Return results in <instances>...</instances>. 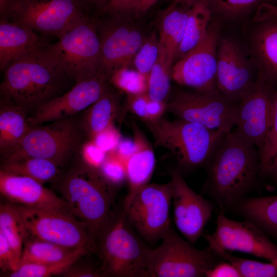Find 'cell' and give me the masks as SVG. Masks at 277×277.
I'll list each match as a JSON object with an SVG mask.
<instances>
[{
  "instance_id": "cell-1",
  "label": "cell",
  "mask_w": 277,
  "mask_h": 277,
  "mask_svg": "<svg viewBox=\"0 0 277 277\" xmlns=\"http://www.w3.org/2000/svg\"><path fill=\"white\" fill-rule=\"evenodd\" d=\"M205 168L202 194L224 213L256 189L262 177L258 149L232 131L223 136Z\"/></svg>"
},
{
  "instance_id": "cell-2",
  "label": "cell",
  "mask_w": 277,
  "mask_h": 277,
  "mask_svg": "<svg viewBox=\"0 0 277 277\" xmlns=\"http://www.w3.org/2000/svg\"><path fill=\"white\" fill-rule=\"evenodd\" d=\"M3 73L1 100L19 107L27 117L76 83L55 64L43 44L13 61Z\"/></svg>"
},
{
  "instance_id": "cell-3",
  "label": "cell",
  "mask_w": 277,
  "mask_h": 277,
  "mask_svg": "<svg viewBox=\"0 0 277 277\" xmlns=\"http://www.w3.org/2000/svg\"><path fill=\"white\" fill-rule=\"evenodd\" d=\"M78 159L52 184L73 214L86 224L96 248L112 217L116 189L106 181L98 170Z\"/></svg>"
},
{
  "instance_id": "cell-4",
  "label": "cell",
  "mask_w": 277,
  "mask_h": 277,
  "mask_svg": "<svg viewBox=\"0 0 277 277\" xmlns=\"http://www.w3.org/2000/svg\"><path fill=\"white\" fill-rule=\"evenodd\" d=\"M154 140L174 157L176 169L183 175L205 167L226 133L179 118L144 123Z\"/></svg>"
},
{
  "instance_id": "cell-5",
  "label": "cell",
  "mask_w": 277,
  "mask_h": 277,
  "mask_svg": "<svg viewBox=\"0 0 277 277\" xmlns=\"http://www.w3.org/2000/svg\"><path fill=\"white\" fill-rule=\"evenodd\" d=\"M134 231L121 211L96 245L103 276L146 277L152 249Z\"/></svg>"
},
{
  "instance_id": "cell-6",
  "label": "cell",
  "mask_w": 277,
  "mask_h": 277,
  "mask_svg": "<svg viewBox=\"0 0 277 277\" xmlns=\"http://www.w3.org/2000/svg\"><path fill=\"white\" fill-rule=\"evenodd\" d=\"M87 140L75 115L32 126L21 142L1 158V162L32 157L51 161L63 169Z\"/></svg>"
},
{
  "instance_id": "cell-7",
  "label": "cell",
  "mask_w": 277,
  "mask_h": 277,
  "mask_svg": "<svg viewBox=\"0 0 277 277\" xmlns=\"http://www.w3.org/2000/svg\"><path fill=\"white\" fill-rule=\"evenodd\" d=\"M45 47L58 67L76 83L101 72L96 22L88 14Z\"/></svg>"
},
{
  "instance_id": "cell-8",
  "label": "cell",
  "mask_w": 277,
  "mask_h": 277,
  "mask_svg": "<svg viewBox=\"0 0 277 277\" xmlns=\"http://www.w3.org/2000/svg\"><path fill=\"white\" fill-rule=\"evenodd\" d=\"M152 249L146 277H206L221 260L208 248H196L171 226Z\"/></svg>"
},
{
  "instance_id": "cell-9",
  "label": "cell",
  "mask_w": 277,
  "mask_h": 277,
  "mask_svg": "<svg viewBox=\"0 0 277 277\" xmlns=\"http://www.w3.org/2000/svg\"><path fill=\"white\" fill-rule=\"evenodd\" d=\"M15 205L25 228V239L43 240L73 249L85 246L95 252L86 224L73 214Z\"/></svg>"
},
{
  "instance_id": "cell-10",
  "label": "cell",
  "mask_w": 277,
  "mask_h": 277,
  "mask_svg": "<svg viewBox=\"0 0 277 277\" xmlns=\"http://www.w3.org/2000/svg\"><path fill=\"white\" fill-rule=\"evenodd\" d=\"M172 186L166 184L148 183L134 195L122 212L137 234L147 244L162 240L172 226L170 208Z\"/></svg>"
},
{
  "instance_id": "cell-11",
  "label": "cell",
  "mask_w": 277,
  "mask_h": 277,
  "mask_svg": "<svg viewBox=\"0 0 277 277\" xmlns=\"http://www.w3.org/2000/svg\"><path fill=\"white\" fill-rule=\"evenodd\" d=\"M166 104V112L210 129L229 133L236 124L237 104L230 102L217 89L194 92L179 90L169 96Z\"/></svg>"
},
{
  "instance_id": "cell-12",
  "label": "cell",
  "mask_w": 277,
  "mask_h": 277,
  "mask_svg": "<svg viewBox=\"0 0 277 277\" xmlns=\"http://www.w3.org/2000/svg\"><path fill=\"white\" fill-rule=\"evenodd\" d=\"M87 11L81 0H21L10 21L58 38Z\"/></svg>"
},
{
  "instance_id": "cell-13",
  "label": "cell",
  "mask_w": 277,
  "mask_h": 277,
  "mask_svg": "<svg viewBox=\"0 0 277 277\" xmlns=\"http://www.w3.org/2000/svg\"><path fill=\"white\" fill-rule=\"evenodd\" d=\"M215 223L216 227L212 234H203L211 250L241 252L277 262V245L250 221H237L220 212Z\"/></svg>"
},
{
  "instance_id": "cell-14",
  "label": "cell",
  "mask_w": 277,
  "mask_h": 277,
  "mask_svg": "<svg viewBox=\"0 0 277 277\" xmlns=\"http://www.w3.org/2000/svg\"><path fill=\"white\" fill-rule=\"evenodd\" d=\"M274 84L259 71L254 83L237 103L236 135L255 146L259 152L271 124Z\"/></svg>"
},
{
  "instance_id": "cell-15",
  "label": "cell",
  "mask_w": 277,
  "mask_h": 277,
  "mask_svg": "<svg viewBox=\"0 0 277 277\" xmlns=\"http://www.w3.org/2000/svg\"><path fill=\"white\" fill-rule=\"evenodd\" d=\"M217 41V29L208 27L201 42L173 66L172 78L199 92L216 89Z\"/></svg>"
},
{
  "instance_id": "cell-16",
  "label": "cell",
  "mask_w": 277,
  "mask_h": 277,
  "mask_svg": "<svg viewBox=\"0 0 277 277\" xmlns=\"http://www.w3.org/2000/svg\"><path fill=\"white\" fill-rule=\"evenodd\" d=\"M169 175L174 223L185 239L194 245L212 216L213 204L194 192L176 168L170 170Z\"/></svg>"
},
{
  "instance_id": "cell-17",
  "label": "cell",
  "mask_w": 277,
  "mask_h": 277,
  "mask_svg": "<svg viewBox=\"0 0 277 277\" xmlns=\"http://www.w3.org/2000/svg\"><path fill=\"white\" fill-rule=\"evenodd\" d=\"M96 25L100 41V72L110 77L116 70L130 66L146 39L137 27L116 16L102 25L96 22Z\"/></svg>"
},
{
  "instance_id": "cell-18",
  "label": "cell",
  "mask_w": 277,
  "mask_h": 277,
  "mask_svg": "<svg viewBox=\"0 0 277 277\" xmlns=\"http://www.w3.org/2000/svg\"><path fill=\"white\" fill-rule=\"evenodd\" d=\"M109 76L103 72L76 82L68 91L50 101L27 117L32 126L76 115L96 102L109 87Z\"/></svg>"
},
{
  "instance_id": "cell-19",
  "label": "cell",
  "mask_w": 277,
  "mask_h": 277,
  "mask_svg": "<svg viewBox=\"0 0 277 277\" xmlns=\"http://www.w3.org/2000/svg\"><path fill=\"white\" fill-rule=\"evenodd\" d=\"M239 47L223 39L218 45L216 89L230 102L236 104L256 78Z\"/></svg>"
},
{
  "instance_id": "cell-20",
  "label": "cell",
  "mask_w": 277,
  "mask_h": 277,
  "mask_svg": "<svg viewBox=\"0 0 277 277\" xmlns=\"http://www.w3.org/2000/svg\"><path fill=\"white\" fill-rule=\"evenodd\" d=\"M0 192L5 201L14 204L73 214L63 198L29 177L0 170Z\"/></svg>"
},
{
  "instance_id": "cell-21",
  "label": "cell",
  "mask_w": 277,
  "mask_h": 277,
  "mask_svg": "<svg viewBox=\"0 0 277 277\" xmlns=\"http://www.w3.org/2000/svg\"><path fill=\"white\" fill-rule=\"evenodd\" d=\"M136 144L134 153L126 162L128 190L123 204L125 210L135 194L149 183L155 166V156L146 136L133 122L131 123Z\"/></svg>"
},
{
  "instance_id": "cell-22",
  "label": "cell",
  "mask_w": 277,
  "mask_h": 277,
  "mask_svg": "<svg viewBox=\"0 0 277 277\" xmlns=\"http://www.w3.org/2000/svg\"><path fill=\"white\" fill-rule=\"evenodd\" d=\"M122 93L110 84L100 97L84 111L80 119L88 140H92L98 133L114 125L115 121L122 123Z\"/></svg>"
},
{
  "instance_id": "cell-23",
  "label": "cell",
  "mask_w": 277,
  "mask_h": 277,
  "mask_svg": "<svg viewBox=\"0 0 277 277\" xmlns=\"http://www.w3.org/2000/svg\"><path fill=\"white\" fill-rule=\"evenodd\" d=\"M39 36L29 27L17 22L0 19V70L13 61L42 45Z\"/></svg>"
},
{
  "instance_id": "cell-24",
  "label": "cell",
  "mask_w": 277,
  "mask_h": 277,
  "mask_svg": "<svg viewBox=\"0 0 277 277\" xmlns=\"http://www.w3.org/2000/svg\"><path fill=\"white\" fill-rule=\"evenodd\" d=\"M230 211L250 221L277 241V195L246 197Z\"/></svg>"
},
{
  "instance_id": "cell-25",
  "label": "cell",
  "mask_w": 277,
  "mask_h": 277,
  "mask_svg": "<svg viewBox=\"0 0 277 277\" xmlns=\"http://www.w3.org/2000/svg\"><path fill=\"white\" fill-rule=\"evenodd\" d=\"M254 39V49L259 71L277 84V17L262 21Z\"/></svg>"
},
{
  "instance_id": "cell-26",
  "label": "cell",
  "mask_w": 277,
  "mask_h": 277,
  "mask_svg": "<svg viewBox=\"0 0 277 277\" xmlns=\"http://www.w3.org/2000/svg\"><path fill=\"white\" fill-rule=\"evenodd\" d=\"M27 116L19 107L0 100V155L3 157L14 149L31 129Z\"/></svg>"
},
{
  "instance_id": "cell-27",
  "label": "cell",
  "mask_w": 277,
  "mask_h": 277,
  "mask_svg": "<svg viewBox=\"0 0 277 277\" xmlns=\"http://www.w3.org/2000/svg\"><path fill=\"white\" fill-rule=\"evenodd\" d=\"M189 12V9L172 6L165 11L160 20L159 41L170 67L182 41Z\"/></svg>"
},
{
  "instance_id": "cell-28",
  "label": "cell",
  "mask_w": 277,
  "mask_h": 277,
  "mask_svg": "<svg viewBox=\"0 0 277 277\" xmlns=\"http://www.w3.org/2000/svg\"><path fill=\"white\" fill-rule=\"evenodd\" d=\"M1 170L30 177L42 184L53 183L63 171L62 168L51 161L32 157L1 162Z\"/></svg>"
},
{
  "instance_id": "cell-29",
  "label": "cell",
  "mask_w": 277,
  "mask_h": 277,
  "mask_svg": "<svg viewBox=\"0 0 277 277\" xmlns=\"http://www.w3.org/2000/svg\"><path fill=\"white\" fill-rule=\"evenodd\" d=\"M211 11L207 0H201L189 9L184 36L175 58L179 60L203 39L208 28Z\"/></svg>"
},
{
  "instance_id": "cell-30",
  "label": "cell",
  "mask_w": 277,
  "mask_h": 277,
  "mask_svg": "<svg viewBox=\"0 0 277 277\" xmlns=\"http://www.w3.org/2000/svg\"><path fill=\"white\" fill-rule=\"evenodd\" d=\"M77 248L66 247L43 240L25 239L18 266L24 263L59 262L70 257Z\"/></svg>"
},
{
  "instance_id": "cell-31",
  "label": "cell",
  "mask_w": 277,
  "mask_h": 277,
  "mask_svg": "<svg viewBox=\"0 0 277 277\" xmlns=\"http://www.w3.org/2000/svg\"><path fill=\"white\" fill-rule=\"evenodd\" d=\"M0 233L8 241L19 261L26 230L15 204L6 201L0 205Z\"/></svg>"
},
{
  "instance_id": "cell-32",
  "label": "cell",
  "mask_w": 277,
  "mask_h": 277,
  "mask_svg": "<svg viewBox=\"0 0 277 277\" xmlns=\"http://www.w3.org/2000/svg\"><path fill=\"white\" fill-rule=\"evenodd\" d=\"M93 252L87 247H81L67 259L57 263L49 264L24 263L17 269L7 274L11 277H47L63 274L69 267L83 255Z\"/></svg>"
},
{
  "instance_id": "cell-33",
  "label": "cell",
  "mask_w": 277,
  "mask_h": 277,
  "mask_svg": "<svg viewBox=\"0 0 277 277\" xmlns=\"http://www.w3.org/2000/svg\"><path fill=\"white\" fill-rule=\"evenodd\" d=\"M159 57L148 76L147 94L152 100L167 102L170 91L171 70L161 46Z\"/></svg>"
},
{
  "instance_id": "cell-34",
  "label": "cell",
  "mask_w": 277,
  "mask_h": 277,
  "mask_svg": "<svg viewBox=\"0 0 277 277\" xmlns=\"http://www.w3.org/2000/svg\"><path fill=\"white\" fill-rule=\"evenodd\" d=\"M211 250L220 260L232 264L238 269L241 277H277V265L274 263H266L239 258L221 250Z\"/></svg>"
},
{
  "instance_id": "cell-35",
  "label": "cell",
  "mask_w": 277,
  "mask_h": 277,
  "mask_svg": "<svg viewBox=\"0 0 277 277\" xmlns=\"http://www.w3.org/2000/svg\"><path fill=\"white\" fill-rule=\"evenodd\" d=\"M260 154L262 177L268 176L277 166V84L273 94L271 126Z\"/></svg>"
},
{
  "instance_id": "cell-36",
  "label": "cell",
  "mask_w": 277,
  "mask_h": 277,
  "mask_svg": "<svg viewBox=\"0 0 277 277\" xmlns=\"http://www.w3.org/2000/svg\"><path fill=\"white\" fill-rule=\"evenodd\" d=\"M148 77L130 66L120 68L109 77L111 86L128 95L147 92Z\"/></svg>"
},
{
  "instance_id": "cell-37",
  "label": "cell",
  "mask_w": 277,
  "mask_h": 277,
  "mask_svg": "<svg viewBox=\"0 0 277 277\" xmlns=\"http://www.w3.org/2000/svg\"><path fill=\"white\" fill-rule=\"evenodd\" d=\"M161 44L156 31L146 39L135 55L132 62L134 68L148 77L161 52Z\"/></svg>"
},
{
  "instance_id": "cell-38",
  "label": "cell",
  "mask_w": 277,
  "mask_h": 277,
  "mask_svg": "<svg viewBox=\"0 0 277 277\" xmlns=\"http://www.w3.org/2000/svg\"><path fill=\"white\" fill-rule=\"evenodd\" d=\"M98 171L106 181L116 189L127 181L126 163L114 151L107 154Z\"/></svg>"
},
{
  "instance_id": "cell-39",
  "label": "cell",
  "mask_w": 277,
  "mask_h": 277,
  "mask_svg": "<svg viewBox=\"0 0 277 277\" xmlns=\"http://www.w3.org/2000/svg\"><path fill=\"white\" fill-rule=\"evenodd\" d=\"M210 8L226 16H233L245 11L259 0H207Z\"/></svg>"
},
{
  "instance_id": "cell-40",
  "label": "cell",
  "mask_w": 277,
  "mask_h": 277,
  "mask_svg": "<svg viewBox=\"0 0 277 277\" xmlns=\"http://www.w3.org/2000/svg\"><path fill=\"white\" fill-rule=\"evenodd\" d=\"M95 142L87 140L80 148L77 155L79 159L86 165L95 170H99L107 156Z\"/></svg>"
},
{
  "instance_id": "cell-41",
  "label": "cell",
  "mask_w": 277,
  "mask_h": 277,
  "mask_svg": "<svg viewBox=\"0 0 277 277\" xmlns=\"http://www.w3.org/2000/svg\"><path fill=\"white\" fill-rule=\"evenodd\" d=\"M89 253L78 259L62 274L63 276L67 277L103 276L101 266H96L91 261L88 259L87 256Z\"/></svg>"
},
{
  "instance_id": "cell-42",
  "label": "cell",
  "mask_w": 277,
  "mask_h": 277,
  "mask_svg": "<svg viewBox=\"0 0 277 277\" xmlns=\"http://www.w3.org/2000/svg\"><path fill=\"white\" fill-rule=\"evenodd\" d=\"M143 0H110L100 10L115 16L135 12L137 13Z\"/></svg>"
},
{
  "instance_id": "cell-43",
  "label": "cell",
  "mask_w": 277,
  "mask_h": 277,
  "mask_svg": "<svg viewBox=\"0 0 277 277\" xmlns=\"http://www.w3.org/2000/svg\"><path fill=\"white\" fill-rule=\"evenodd\" d=\"M122 137L114 125L98 133L92 140L103 151L108 153L114 151Z\"/></svg>"
},
{
  "instance_id": "cell-44",
  "label": "cell",
  "mask_w": 277,
  "mask_h": 277,
  "mask_svg": "<svg viewBox=\"0 0 277 277\" xmlns=\"http://www.w3.org/2000/svg\"><path fill=\"white\" fill-rule=\"evenodd\" d=\"M19 261L15 253L5 237L0 233V268L4 272L15 271Z\"/></svg>"
},
{
  "instance_id": "cell-45",
  "label": "cell",
  "mask_w": 277,
  "mask_h": 277,
  "mask_svg": "<svg viewBox=\"0 0 277 277\" xmlns=\"http://www.w3.org/2000/svg\"><path fill=\"white\" fill-rule=\"evenodd\" d=\"M206 277H241V275L232 264L221 260L207 272Z\"/></svg>"
},
{
  "instance_id": "cell-46",
  "label": "cell",
  "mask_w": 277,
  "mask_h": 277,
  "mask_svg": "<svg viewBox=\"0 0 277 277\" xmlns=\"http://www.w3.org/2000/svg\"><path fill=\"white\" fill-rule=\"evenodd\" d=\"M136 150V144L134 139L122 137L115 149L116 154L125 163L134 153Z\"/></svg>"
},
{
  "instance_id": "cell-47",
  "label": "cell",
  "mask_w": 277,
  "mask_h": 277,
  "mask_svg": "<svg viewBox=\"0 0 277 277\" xmlns=\"http://www.w3.org/2000/svg\"><path fill=\"white\" fill-rule=\"evenodd\" d=\"M273 17H277V5L262 3L256 9L253 20L259 23Z\"/></svg>"
},
{
  "instance_id": "cell-48",
  "label": "cell",
  "mask_w": 277,
  "mask_h": 277,
  "mask_svg": "<svg viewBox=\"0 0 277 277\" xmlns=\"http://www.w3.org/2000/svg\"><path fill=\"white\" fill-rule=\"evenodd\" d=\"M21 0H0L1 18L11 21L15 9Z\"/></svg>"
},
{
  "instance_id": "cell-49",
  "label": "cell",
  "mask_w": 277,
  "mask_h": 277,
  "mask_svg": "<svg viewBox=\"0 0 277 277\" xmlns=\"http://www.w3.org/2000/svg\"><path fill=\"white\" fill-rule=\"evenodd\" d=\"M88 10L89 7H95L101 10L110 0H81Z\"/></svg>"
},
{
  "instance_id": "cell-50",
  "label": "cell",
  "mask_w": 277,
  "mask_h": 277,
  "mask_svg": "<svg viewBox=\"0 0 277 277\" xmlns=\"http://www.w3.org/2000/svg\"><path fill=\"white\" fill-rule=\"evenodd\" d=\"M159 0H143L137 13H142L147 11L153 5Z\"/></svg>"
},
{
  "instance_id": "cell-51",
  "label": "cell",
  "mask_w": 277,
  "mask_h": 277,
  "mask_svg": "<svg viewBox=\"0 0 277 277\" xmlns=\"http://www.w3.org/2000/svg\"><path fill=\"white\" fill-rule=\"evenodd\" d=\"M200 1L201 0H174L176 3L188 6H192Z\"/></svg>"
},
{
  "instance_id": "cell-52",
  "label": "cell",
  "mask_w": 277,
  "mask_h": 277,
  "mask_svg": "<svg viewBox=\"0 0 277 277\" xmlns=\"http://www.w3.org/2000/svg\"><path fill=\"white\" fill-rule=\"evenodd\" d=\"M269 176H271L275 184L277 185V166L271 171Z\"/></svg>"
},
{
  "instance_id": "cell-53",
  "label": "cell",
  "mask_w": 277,
  "mask_h": 277,
  "mask_svg": "<svg viewBox=\"0 0 277 277\" xmlns=\"http://www.w3.org/2000/svg\"><path fill=\"white\" fill-rule=\"evenodd\" d=\"M275 264L277 265V262H276V263H275Z\"/></svg>"
}]
</instances>
